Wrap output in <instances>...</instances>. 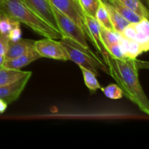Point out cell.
<instances>
[{"label":"cell","instance_id":"cell-1","mask_svg":"<svg viewBox=\"0 0 149 149\" xmlns=\"http://www.w3.org/2000/svg\"><path fill=\"white\" fill-rule=\"evenodd\" d=\"M104 63L107 65L109 74L113 77L117 85L132 103L146 114H149V101L139 80V70L148 68L146 61L137 58L116 59L108 55Z\"/></svg>","mask_w":149,"mask_h":149},{"label":"cell","instance_id":"cell-2","mask_svg":"<svg viewBox=\"0 0 149 149\" xmlns=\"http://www.w3.org/2000/svg\"><path fill=\"white\" fill-rule=\"evenodd\" d=\"M0 11L20 23L26 25L45 38L52 39L62 38L61 33L56 29L29 7L23 0H4L0 5Z\"/></svg>","mask_w":149,"mask_h":149},{"label":"cell","instance_id":"cell-3","mask_svg":"<svg viewBox=\"0 0 149 149\" xmlns=\"http://www.w3.org/2000/svg\"><path fill=\"white\" fill-rule=\"evenodd\" d=\"M60 42L65 48L70 61H72L79 67L93 71L96 76H99L98 69L109 74V68L104 61L93 52L90 48L83 47L77 42L67 36H63Z\"/></svg>","mask_w":149,"mask_h":149},{"label":"cell","instance_id":"cell-4","mask_svg":"<svg viewBox=\"0 0 149 149\" xmlns=\"http://www.w3.org/2000/svg\"><path fill=\"white\" fill-rule=\"evenodd\" d=\"M52 5V4H51ZM52 11L55 15L59 30L63 36H67L73 39L84 48H90L87 44V39L84 31L71 18L64 15L52 5Z\"/></svg>","mask_w":149,"mask_h":149},{"label":"cell","instance_id":"cell-5","mask_svg":"<svg viewBox=\"0 0 149 149\" xmlns=\"http://www.w3.org/2000/svg\"><path fill=\"white\" fill-rule=\"evenodd\" d=\"M54 7L75 22L85 33L87 39L92 42L84 18V13L78 0H48Z\"/></svg>","mask_w":149,"mask_h":149},{"label":"cell","instance_id":"cell-6","mask_svg":"<svg viewBox=\"0 0 149 149\" xmlns=\"http://www.w3.org/2000/svg\"><path fill=\"white\" fill-rule=\"evenodd\" d=\"M34 48L42 58L59 61H70L69 56L63 45L56 39L45 38L35 41Z\"/></svg>","mask_w":149,"mask_h":149},{"label":"cell","instance_id":"cell-7","mask_svg":"<svg viewBox=\"0 0 149 149\" xmlns=\"http://www.w3.org/2000/svg\"><path fill=\"white\" fill-rule=\"evenodd\" d=\"M121 34L128 39L136 41L143 52L149 49V22L148 18H143L138 23H130Z\"/></svg>","mask_w":149,"mask_h":149},{"label":"cell","instance_id":"cell-8","mask_svg":"<svg viewBox=\"0 0 149 149\" xmlns=\"http://www.w3.org/2000/svg\"><path fill=\"white\" fill-rule=\"evenodd\" d=\"M31 75V71H28L24 77H21L15 82L0 87V99L4 100L7 104L15 101L23 93Z\"/></svg>","mask_w":149,"mask_h":149},{"label":"cell","instance_id":"cell-9","mask_svg":"<svg viewBox=\"0 0 149 149\" xmlns=\"http://www.w3.org/2000/svg\"><path fill=\"white\" fill-rule=\"evenodd\" d=\"M23 1L61 33V31L59 30L58 23L55 20V15L52 11V5L48 0H23Z\"/></svg>","mask_w":149,"mask_h":149},{"label":"cell","instance_id":"cell-10","mask_svg":"<svg viewBox=\"0 0 149 149\" xmlns=\"http://www.w3.org/2000/svg\"><path fill=\"white\" fill-rule=\"evenodd\" d=\"M84 18H85L86 25L88 29L89 33L92 39V43L93 46L95 47L97 52L100 53L101 57L103 58V61L106 58L107 55H109L106 51V48L103 45L100 36V26L95 17L89 15L84 13Z\"/></svg>","mask_w":149,"mask_h":149},{"label":"cell","instance_id":"cell-11","mask_svg":"<svg viewBox=\"0 0 149 149\" xmlns=\"http://www.w3.org/2000/svg\"><path fill=\"white\" fill-rule=\"evenodd\" d=\"M41 55L36 52L35 48L29 49V51L17 58H13L10 60H5L3 67H5L7 68L15 70H21L26 65H29L31 63L39 59Z\"/></svg>","mask_w":149,"mask_h":149},{"label":"cell","instance_id":"cell-12","mask_svg":"<svg viewBox=\"0 0 149 149\" xmlns=\"http://www.w3.org/2000/svg\"><path fill=\"white\" fill-rule=\"evenodd\" d=\"M34 44L35 41L32 39H20L16 42H11L9 40L8 47L5 54V59H13L26 53L29 49L34 48Z\"/></svg>","mask_w":149,"mask_h":149},{"label":"cell","instance_id":"cell-13","mask_svg":"<svg viewBox=\"0 0 149 149\" xmlns=\"http://www.w3.org/2000/svg\"><path fill=\"white\" fill-rule=\"evenodd\" d=\"M119 44L125 58H137L143 52L141 45L136 41L128 39L121 33H119Z\"/></svg>","mask_w":149,"mask_h":149},{"label":"cell","instance_id":"cell-14","mask_svg":"<svg viewBox=\"0 0 149 149\" xmlns=\"http://www.w3.org/2000/svg\"><path fill=\"white\" fill-rule=\"evenodd\" d=\"M106 7L110 17L111 22L112 23L113 29L117 33H122L125 27L130 23L128 20H127L116 9L106 0H100Z\"/></svg>","mask_w":149,"mask_h":149},{"label":"cell","instance_id":"cell-15","mask_svg":"<svg viewBox=\"0 0 149 149\" xmlns=\"http://www.w3.org/2000/svg\"><path fill=\"white\" fill-rule=\"evenodd\" d=\"M27 73L28 71L21 70L10 69L3 66L0 67V87L15 82L21 77H24Z\"/></svg>","mask_w":149,"mask_h":149},{"label":"cell","instance_id":"cell-16","mask_svg":"<svg viewBox=\"0 0 149 149\" xmlns=\"http://www.w3.org/2000/svg\"><path fill=\"white\" fill-rule=\"evenodd\" d=\"M106 1H109L116 9V10H117L130 23H138L143 19V17L138 15L137 13L131 10L130 9L127 7L126 6L123 5L118 0H106Z\"/></svg>","mask_w":149,"mask_h":149},{"label":"cell","instance_id":"cell-17","mask_svg":"<svg viewBox=\"0 0 149 149\" xmlns=\"http://www.w3.org/2000/svg\"><path fill=\"white\" fill-rule=\"evenodd\" d=\"M123 5L141 16L143 18L148 19V9L143 4L140 0H118Z\"/></svg>","mask_w":149,"mask_h":149},{"label":"cell","instance_id":"cell-18","mask_svg":"<svg viewBox=\"0 0 149 149\" xmlns=\"http://www.w3.org/2000/svg\"><path fill=\"white\" fill-rule=\"evenodd\" d=\"M95 18L97 20L100 26H102V27L109 29V30H114L113 26H112L111 22L107 10H106V7H105V5L101 1H100V4H99L97 12H96Z\"/></svg>","mask_w":149,"mask_h":149},{"label":"cell","instance_id":"cell-19","mask_svg":"<svg viewBox=\"0 0 149 149\" xmlns=\"http://www.w3.org/2000/svg\"><path fill=\"white\" fill-rule=\"evenodd\" d=\"M100 36L106 51L111 45L119 42V33L114 30H109L100 26Z\"/></svg>","mask_w":149,"mask_h":149},{"label":"cell","instance_id":"cell-20","mask_svg":"<svg viewBox=\"0 0 149 149\" xmlns=\"http://www.w3.org/2000/svg\"><path fill=\"white\" fill-rule=\"evenodd\" d=\"M19 23H20V22L15 20L13 17L1 12L0 13V34L8 36L10 31Z\"/></svg>","mask_w":149,"mask_h":149},{"label":"cell","instance_id":"cell-21","mask_svg":"<svg viewBox=\"0 0 149 149\" xmlns=\"http://www.w3.org/2000/svg\"><path fill=\"white\" fill-rule=\"evenodd\" d=\"M79 68L82 72L84 84L88 87L89 90L95 92L101 88L100 83H99L98 80L97 79L96 75L93 71H90L85 68H83V67H79Z\"/></svg>","mask_w":149,"mask_h":149},{"label":"cell","instance_id":"cell-22","mask_svg":"<svg viewBox=\"0 0 149 149\" xmlns=\"http://www.w3.org/2000/svg\"><path fill=\"white\" fill-rule=\"evenodd\" d=\"M84 13L95 17L96 12L100 3V0H78Z\"/></svg>","mask_w":149,"mask_h":149},{"label":"cell","instance_id":"cell-23","mask_svg":"<svg viewBox=\"0 0 149 149\" xmlns=\"http://www.w3.org/2000/svg\"><path fill=\"white\" fill-rule=\"evenodd\" d=\"M100 89L103 94L108 98L112 99V100H118L123 97L122 90L117 85V84H110L109 85Z\"/></svg>","mask_w":149,"mask_h":149},{"label":"cell","instance_id":"cell-24","mask_svg":"<svg viewBox=\"0 0 149 149\" xmlns=\"http://www.w3.org/2000/svg\"><path fill=\"white\" fill-rule=\"evenodd\" d=\"M107 52L113 58H116V59H125V58H126L124 55L122 49H121L119 42L111 45L108 49Z\"/></svg>","mask_w":149,"mask_h":149},{"label":"cell","instance_id":"cell-25","mask_svg":"<svg viewBox=\"0 0 149 149\" xmlns=\"http://www.w3.org/2000/svg\"><path fill=\"white\" fill-rule=\"evenodd\" d=\"M20 23L15 26L13 29L10 31L8 34L9 40L11 42H16L22 39V31L20 29Z\"/></svg>","mask_w":149,"mask_h":149},{"label":"cell","instance_id":"cell-26","mask_svg":"<svg viewBox=\"0 0 149 149\" xmlns=\"http://www.w3.org/2000/svg\"><path fill=\"white\" fill-rule=\"evenodd\" d=\"M8 36L0 34V55H5L8 47Z\"/></svg>","mask_w":149,"mask_h":149},{"label":"cell","instance_id":"cell-27","mask_svg":"<svg viewBox=\"0 0 149 149\" xmlns=\"http://www.w3.org/2000/svg\"><path fill=\"white\" fill-rule=\"evenodd\" d=\"M7 106H8V104L4 100L0 99V114L5 112V111L7 109Z\"/></svg>","mask_w":149,"mask_h":149},{"label":"cell","instance_id":"cell-28","mask_svg":"<svg viewBox=\"0 0 149 149\" xmlns=\"http://www.w3.org/2000/svg\"><path fill=\"white\" fill-rule=\"evenodd\" d=\"M5 55H0V67H2L5 62Z\"/></svg>","mask_w":149,"mask_h":149},{"label":"cell","instance_id":"cell-29","mask_svg":"<svg viewBox=\"0 0 149 149\" xmlns=\"http://www.w3.org/2000/svg\"><path fill=\"white\" fill-rule=\"evenodd\" d=\"M140 1H141V2L143 3V5L145 6L146 7H147V8L148 9V5H149V0H140Z\"/></svg>","mask_w":149,"mask_h":149},{"label":"cell","instance_id":"cell-30","mask_svg":"<svg viewBox=\"0 0 149 149\" xmlns=\"http://www.w3.org/2000/svg\"><path fill=\"white\" fill-rule=\"evenodd\" d=\"M3 1H4V0H0V5H1V4L2 3Z\"/></svg>","mask_w":149,"mask_h":149},{"label":"cell","instance_id":"cell-31","mask_svg":"<svg viewBox=\"0 0 149 149\" xmlns=\"http://www.w3.org/2000/svg\"><path fill=\"white\" fill-rule=\"evenodd\" d=\"M0 13H1V12H0Z\"/></svg>","mask_w":149,"mask_h":149}]
</instances>
